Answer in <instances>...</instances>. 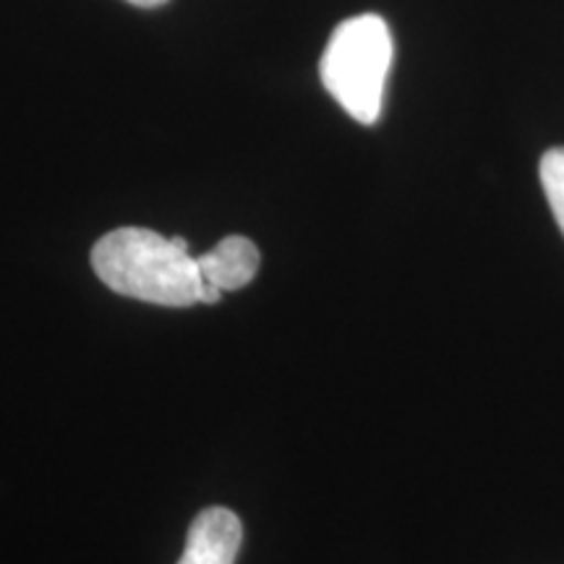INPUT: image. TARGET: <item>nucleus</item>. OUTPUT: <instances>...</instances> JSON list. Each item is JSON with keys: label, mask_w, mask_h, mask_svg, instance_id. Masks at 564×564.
Here are the masks:
<instances>
[{"label": "nucleus", "mask_w": 564, "mask_h": 564, "mask_svg": "<svg viewBox=\"0 0 564 564\" xmlns=\"http://www.w3.org/2000/svg\"><path fill=\"white\" fill-rule=\"evenodd\" d=\"M91 267L110 291L154 306L199 303V267L183 238L147 228H118L91 249Z\"/></svg>", "instance_id": "f257e3e1"}, {"label": "nucleus", "mask_w": 564, "mask_h": 564, "mask_svg": "<svg viewBox=\"0 0 564 564\" xmlns=\"http://www.w3.org/2000/svg\"><path fill=\"white\" fill-rule=\"evenodd\" d=\"M392 66V34L382 17L345 19L322 55V84L358 123H377L387 74Z\"/></svg>", "instance_id": "f03ea898"}, {"label": "nucleus", "mask_w": 564, "mask_h": 564, "mask_svg": "<svg viewBox=\"0 0 564 564\" xmlns=\"http://www.w3.org/2000/svg\"><path fill=\"white\" fill-rule=\"evenodd\" d=\"M241 541L243 528L238 514L225 507H209L196 514L188 528L178 564H236Z\"/></svg>", "instance_id": "7ed1b4c3"}, {"label": "nucleus", "mask_w": 564, "mask_h": 564, "mask_svg": "<svg viewBox=\"0 0 564 564\" xmlns=\"http://www.w3.org/2000/svg\"><path fill=\"white\" fill-rule=\"evenodd\" d=\"M196 267H199V278L220 288L223 293L241 291L259 270V249L249 238L228 236L215 249L196 257Z\"/></svg>", "instance_id": "20e7f679"}, {"label": "nucleus", "mask_w": 564, "mask_h": 564, "mask_svg": "<svg viewBox=\"0 0 564 564\" xmlns=\"http://www.w3.org/2000/svg\"><path fill=\"white\" fill-rule=\"evenodd\" d=\"M541 183L549 199V207L554 212V220L560 225L564 236V147H554L541 158Z\"/></svg>", "instance_id": "39448f33"}, {"label": "nucleus", "mask_w": 564, "mask_h": 564, "mask_svg": "<svg viewBox=\"0 0 564 564\" xmlns=\"http://www.w3.org/2000/svg\"><path fill=\"white\" fill-rule=\"evenodd\" d=\"M133 6H141V9H154V6H162L167 3V0H129Z\"/></svg>", "instance_id": "423d86ee"}]
</instances>
